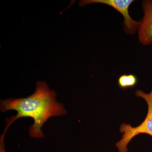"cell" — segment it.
I'll use <instances>...</instances> for the list:
<instances>
[{
  "instance_id": "cell-1",
  "label": "cell",
  "mask_w": 152,
  "mask_h": 152,
  "mask_svg": "<svg viewBox=\"0 0 152 152\" xmlns=\"http://www.w3.org/2000/svg\"><path fill=\"white\" fill-rule=\"evenodd\" d=\"M57 94L50 88L45 82L38 81L36 83L35 92L29 96L18 99L1 100L0 102L1 112L15 110L17 115L6 119L7 125L4 134H6L11 125L20 118H31L34 124L29 129L30 136L34 138L44 137L42 128L51 117L66 114L64 107L58 102Z\"/></svg>"
},
{
  "instance_id": "cell-2",
  "label": "cell",
  "mask_w": 152,
  "mask_h": 152,
  "mask_svg": "<svg viewBox=\"0 0 152 152\" xmlns=\"http://www.w3.org/2000/svg\"><path fill=\"white\" fill-rule=\"evenodd\" d=\"M136 96L143 98L148 105V112L145 120L137 126L132 127L129 124H123L120 127V132L123 134L121 140L116 144L119 152H128V145L136 136L145 134L152 137V86L148 94L142 90H137Z\"/></svg>"
},
{
  "instance_id": "cell-3",
  "label": "cell",
  "mask_w": 152,
  "mask_h": 152,
  "mask_svg": "<svg viewBox=\"0 0 152 152\" xmlns=\"http://www.w3.org/2000/svg\"><path fill=\"white\" fill-rule=\"evenodd\" d=\"M133 0H83L79 2L80 6L91 4L107 5L118 11L124 17V30L128 34H133L138 30L140 22L133 20L129 15V8Z\"/></svg>"
},
{
  "instance_id": "cell-4",
  "label": "cell",
  "mask_w": 152,
  "mask_h": 152,
  "mask_svg": "<svg viewBox=\"0 0 152 152\" xmlns=\"http://www.w3.org/2000/svg\"><path fill=\"white\" fill-rule=\"evenodd\" d=\"M144 16L140 22L138 39L140 43L145 45L152 44V0H145L142 2Z\"/></svg>"
},
{
  "instance_id": "cell-5",
  "label": "cell",
  "mask_w": 152,
  "mask_h": 152,
  "mask_svg": "<svg viewBox=\"0 0 152 152\" xmlns=\"http://www.w3.org/2000/svg\"><path fill=\"white\" fill-rule=\"evenodd\" d=\"M138 80L137 76L133 74H124L120 76L118 85L122 89L132 88L137 84Z\"/></svg>"
},
{
  "instance_id": "cell-6",
  "label": "cell",
  "mask_w": 152,
  "mask_h": 152,
  "mask_svg": "<svg viewBox=\"0 0 152 152\" xmlns=\"http://www.w3.org/2000/svg\"><path fill=\"white\" fill-rule=\"evenodd\" d=\"M5 136V134H3L0 137V152H6L4 142Z\"/></svg>"
}]
</instances>
